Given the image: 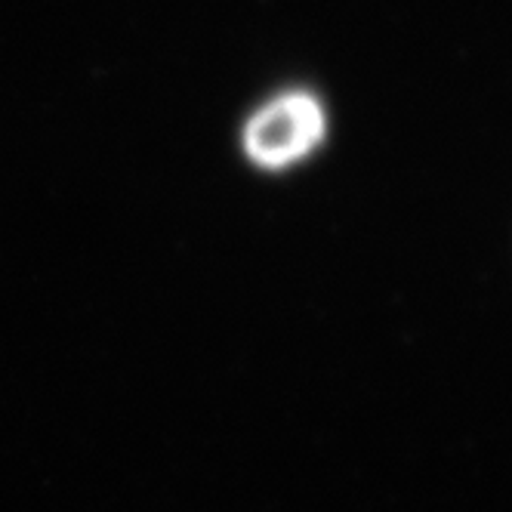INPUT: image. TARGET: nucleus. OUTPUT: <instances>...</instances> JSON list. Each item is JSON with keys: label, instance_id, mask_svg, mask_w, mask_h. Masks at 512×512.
<instances>
[{"label": "nucleus", "instance_id": "obj_1", "mask_svg": "<svg viewBox=\"0 0 512 512\" xmlns=\"http://www.w3.org/2000/svg\"><path fill=\"white\" fill-rule=\"evenodd\" d=\"M327 136L324 105L309 90H284L263 102L241 130L244 155L263 170H287L306 161Z\"/></svg>", "mask_w": 512, "mask_h": 512}]
</instances>
